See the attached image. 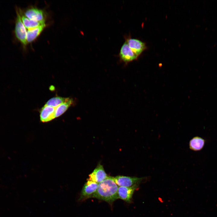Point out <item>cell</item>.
Masks as SVG:
<instances>
[{
  "label": "cell",
  "instance_id": "6da1fadb",
  "mask_svg": "<svg viewBox=\"0 0 217 217\" xmlns=\"http://www.w3.org/2000/svg\"><path fill=\"white\" fill-rule=\"evenodd\" d=\"M118 185L114 181L113 177L108 176L105 180L98 184L96 192L90 198H94L111 204L118 199Z\"/></svg>",
  "mask_w": 217,
  "mask_h": 217
},
{
  "label": "cell",
  "instance_id": "7a4b0ae2",
  "mask_svg": "<svg viewBox=\"0 0 217 217\" xmlns=\"http://www.w3.org/2000/svg\"><path fill=\"white\" fill-rule=\"evenodd\" d=\"M16 17L15 22L14 33L17 39L24 46L28 44L27 39V30L21 20L20 9L16 8Z\"/></svg>",
  "mask_w": 217,
  "mask_h": 217
},
{
  "label": "cell",
  "instance_id": "3957f363",
  "mask_svg": "<svg viewBox=\"0 0 217 217\" xmlns=\"http://www.w3.org/2000/svg\"><path fill=\"white\" fill-rule=\"evenodd\" d=\"M144 177L138 178L119 175L113 177V180L118 187H131L138 186Z\"/></svg>",
  "mask_w": 217,
  "mask_h": 217
},
{
  "label": "cell",
  "instance_id": "277c9868",
  "mask_svg": "<svg viewBox=\"0 0 217 217\" xmlns=\"http://www.w3.org/2000/svg\"><path fill=\"white\" fill-rule=\"evenodd\" d=\"M119 57L120 60L126 64L136 60L138 58L131 49L126 40L121 48Z\"/></svg>",
  "mask_w": 217,
  "mask_h": 217
},
{
  "label": "cell",
  "instance_id": "5b68a950",
  "mask_svg": "<svg viewBox=\"0 0 217 217\" xmlns=\"http://www.w3.org/2000/svg\"><path fill=\"white\" fill-rule=\"evenodd\" d=\"M83 186L80 192L79 201H82L90 198L96 191L98 184L95 182L87 180Z\"/></svg>",
  "mask_w": 217,
  "mask_h": 217
},
{
  "label": "cell",
  "instance_id": "8992f818",
  "mask_svg": "<svg viewBox=\"0 0 217 217\" xmlns=\"http://www.w3.org/2000/svg\"><path fill=\"white\" fill-rule=\"evenodd\" d=\"M89 177L87 180L99 184L107 178L108 176L105 172L103 166L99 164L93 171L89 175Z\"/></svg>",
  "mask_w": 217,
  "mask_h": 217
},
{
  "label": "cell",
  "instance_id": "52a82bcc",
  "mask_svg": "<svg viewBox=\"0 0 217 217\" xmlns=\"http://www.w3.org/2000/svg\"><path fill=\"white\" fill-rule=\"evenodd\" d=\"M126 41L131 50L138 57L146 48L145 43L139 39L129 38L126 39Z\"/></svg>",
  "mask_w": 217,
  "mask_h": 217
},
{
  "label": "cell",
  "instance_id": "ba28073f",
  "mask_svg": "<svg viewBox=\"0 0 217 217\" xmlns=\"http://www.w3.org/2000/svg\"><path fill=\"white\" fill-rule=\"evenodd\" d=\"M138 187V186L131 187H119L118 190V198L127 203H130L131 201L133 193Z\"/></svg>",
  "mask_w": 217,
  "mask_h": 217
},
{
  "label": "cell",
  "instance_id": "9c48e42d",
  "mask_svg": "<svg viewBox=\"0 0 217 217\" xmlns=\"http://www.w3.org/2000/svg\"><path fill=\"white\" fill-rule=\"evenodd\" d=\"M24 15L28 18L37 21H45V17L43 11L37 8L32 7L27 9Z\"/></svg>",
  "mask_w": 217,
  "mask_h": 217
},
{
  "label": "cell",
  "instance_id": "30bf717a",
  "mask_svg": "<svg viewBox=\"0 0 217 217\" xmlns=\"http://www.w3.org/2000/svg\"><path fill=\"white\" fill-rule=\"evenodd\" d=\"M55 108L45 105L40 112V118L43 122H47L55 118Z\"/></svg>",
  "mask_w": 217,
  "mask_h": 217
},
{
  "label": "cell",
  "instance_id": "8fae6325",
  "mask_svg": "<svg viewBox=\"0 0 217 217\" xmlns=\"http://www.w3.org/2000/svg\"><path fill=\"white\" fill-rule=\"evenodd\" d=\"M46 26L45 23L35 28L28 30L27 35V43H30L34 41L40 34Z\"/></svg>",
  "mask_w": 217,
  "mask_h": 217
},
{
  "label": "cell",
  "instance_id": "7c38bea8",
  "mask_svg": "<svg viewBox=\"0 0 217 217\" xmlns=\"http://www.w3.org/2000/svg\"><path fill=\"white\" fill-rule=\"evenodd\" d=\"M20 11L22 22L25 27L28 30L35 28L45 23V21H37L30 20L23 14L20 9Z\"/></svg>",
  "mask_w": 217,
  "mask_h": 217
},
{
  "label": "cell",
  "instance_id": "4fadbf2b",
  "mask_svg": "<svg viewBox=\"0 0 217 217\" xmlns=\"http://www.w3.org/2000/svg\"><path fill=\"white\" fill-rule=\"evenodd\" d=\"M205 143V140L203 138L196 136L190 141L189 146L190 149L194 151H199L203 148Z\"/></svg>",
  "mask_w": 217,
  "mask_h": 217
},
{
  "label": "cell",
  "instance_id": "5bb4252c",
  "mask_svg": "<svg viewBox=\"0 0 217 217\" xmlns=\"http://www.w3.org/2000/svg\"><path fill=\"white\" fill-rule=\"evenodd\" d=\"M73 99L66 98L65 101L55 108V118L59 117L64 114L73 104Z\"/></svg>",
  "mask_w": 217,
  "mask_h": 217
},
{
  "label": "cell",
  "instance_id": "9a60e30c",
  "mask_svg": "<svg viewBox=\"0 0 217 217\" xmlns=\"http://www.w3.org/2000/svg\"><path fill=\"white\" fill-rule=\"evenodd\" d=\"M66 99V98L60 96L53 97L48 100L45 105L56 108L63 103L65 101Z\"/></svg>",
  "mask_w": 217,
  "mask_h": 217
}]
</instances>
